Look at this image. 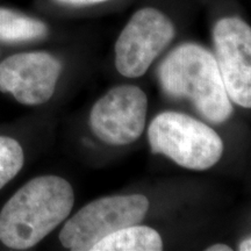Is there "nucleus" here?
<instances>
[{
  "label": "nucleus",
  "mask_w": 251,
  "mask_h": 251,
  "mask_svg": "<svg viewBox=\"0 0 251 251\" xmlns=\"http://www.w3.org/2000/svg\"><path fill=\"white\" fill-rule=\"evenodd\" d=\"M74 202L69 181L57 176L34 178L2 207L0 241L14 250L35 247L68 218Z\"/></svg>",
  "instance_id": "obj_1"
},
{
  "label": "nucleus",
  "mask_w": 251,
  "mask_h": 251,
  "mask_svg": "<svg viewBox=\"0 0 251 251\" xmlns=\"http://www.w3.org/2000/svg\"><path fill=\"white\" fill-rule=\"evenodd\" d=\"M158 80L166 96L187 99L212 124H224L233 114L215 56L196 43L172 50L158 68Z\"/></svg>",
  "instance_id": "obj_2"
},
{
  "label": "nucleus",
  "mask_w": 251,
  "mask_h": 251,
  "mask_svg": "<svg viewBox=\"0 0 251 251\" xmlns=\"http://www.w3.org/2000/svg\"><path fill=\"white\" fill-rule=\"evenodd\" d=\"M148 137L152 152L190 170H208L224 152V143L214 129L183 113L157 115L149 126Z\"/></svg>",
  "instance_id": "obj_3"
},
{
  "label": "nucleus",
  "mask_w": 251,
  "mask_h": 251,
  "mask_svg": "<svg viewBox=\"0 0 251 251\" xmlns=\"http://www.w3.org/2000/svg\"><path fill=\"white\" fill-rule=\"evenodd\" d=\"M149 200L142 194L106 197L84 206L64 225L59 241L72 251H92L99 241L119 229L139 225Z\"/></svg>",
  "instance_id": "obj_4"
},
{
  "label": "nucleus",
  "mask_w": 251,
  "mask_h": 251,
  "mask_svg": "<svg viewBox=\"0 0 251 251\" xmlns=\"http://www.w3.org/2000/svg\"><path fill=\"white\" fill-rule=\"evenodd\" d=\"M174 37V24L165 14L151 7L140 9L115 43V67L127 78L143 76Z\"/></svg>",
  "instance_id": "obj_5"
},
{
  "label": "nucleus",
  "mask_w": 251,
  "mask_h": 251,
  "mask_svg": "<svg viewBox=\"0 0 251 251\" xmlns=\"http://www.w3.org/2000/svg\"><path fill=\"white\" fill-rule=\"evenodd\" d=\"M147 108L148 99L140 87H114L94 103L90 114L91 129L111 146L135 142L144 130Z\"/></svg>",
  "instance_id": "obj_6"
},
{
  "label": "nucleus",
  "mask_w": 251,
  "mask_h": 251,
  "mask_svg": "<svg viewBox=\"0 0 251 251\" xmlns=\"http://www.w3.org/2000/svg\"><path fill=\"white\" fill-rule=\"evenodd\" d=\"M213 39L220 75L230 101L251 106V28L240 18L216 23Z\"/></svg>",
  "instance_id": "obj_7"
},
{
  "label": "nucleus",
  "mask_w": 251,
  "mask_h": 251,
  "mask_svg": "<svg viewBox=\"0 0 251 251\" xmlns=\"http://www.w3.org/2000/svg\"><path fill=\"white\" fill-rule=\"evenodd\" d=\"M61 71V63L48 52L12 55L0 63V91L24 105H42L54 94Z\"/></svg>",
  "instance_id": "obj_8"
},
{
  "label": "nucleus",
  "mask_w": 251,
  "mask_h": 251,
  "mask_svg": "<svg viewBox=\"0 0 251 251\" xmlns=\"http://www.w3.org/2000/svg\"><path fill=\"white\" fill-rule=\"evenodd\" d=\"M161 235L147 226L134 225L114 231L99 241L92 251H161Z\"/></svg>",
  "instance_id": "obj_9"
},
{
  "label": "nucleus",
  "mask_w": 251,
  "mask_h": 251,
  "mask_svg": "<svg viewBox=\"0 0 251 251\" xmlns=\"http://www.w3.org/2000/svg\"><path fill=\"white\" fill-rule=\"evenodd\" d=\"M47 34L48 28L42 21L0 7V41L28 42L43 39Z\"/></svg>",
  "instance_id": "obj_10"
},
{
  "label": "nucleus",
  "mask_w": 251,
  "mask_h": 251,
  "mask_svg": "<svg viewBox=\"0 0 251 251\" xmlns=\"http://www.w3.org/2000/svg\"><path fill=\"white\" fill-rule=\"evenodd\" d=\"M24 162V150L18 141L0 136V190L20 172Z\"/></svg>",
  "instance_id": "obj_11"
},
{
  "label": "nucleus",
  "mask_w": 251,
  "mask_h": 251,
  "mask_svg": "<svg viewBox=\"0 0 251 251\" xmlns=\"http://www.w3.org/2000/svg\"><path fill=\"white\" fill-rule=\"evenodd\" d=\"M59 2L68 5H74V6H85V5H94L99 4V2L107 1V0H57Z\"/></svg>",
  "instance_id": "obj_12"
},
{
  "label": "nucleus",
  "mask_w": 251,
  "mask_h": 251,
  "mask_svg": "<svg viewBox=\"0 0 251 251\" xmlns=\"http://www.w3.org/2000/svg\"><path fill=\"white\" fill-rule=\"evenodd\" d=\"M207 251H231V248L226 246V244H214V246L208 247Z\"/></svg>",
  "instance_id": "obj_13"
},
{
  "label": "nucleus",
  "mask_w": 251,
  "mask_h": 251,
  "mask_svg": "<svg viewBox=\"0 0 251 251\" xmlns=\"http://www.w3.org/2000/svg\"><path fill=\"white\" fill-rule=\"evenodd\" d=\"M238 250H241V251H250L251 250V238L250 237L244 238L242 242H241L240 247H238Z\"/></svg>",
  "instance_id": "obj_14"
}]
</instances>
